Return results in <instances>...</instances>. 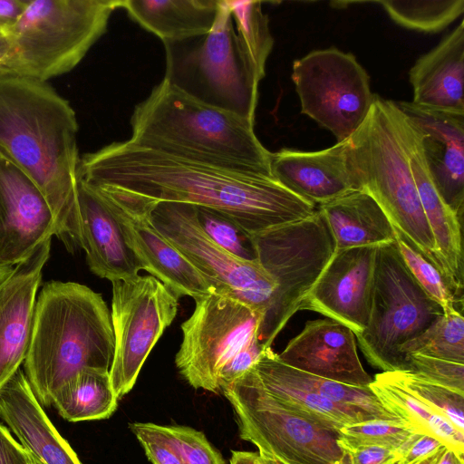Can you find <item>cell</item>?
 I'll use <instances>...</instances> for the list:
<instances>
[{"label": "cell", "mask_w": 464, "mask_h": 464, "mask_svg": "<svg viewBox=\"0 0 464 464\" xmlns=\"http://www.w3.org/2000/svg\"><path fill=\"white\" fill-rule=\"evenodd\" d=\"M135 201L150 207L156 228L187 257L215 292L238 299L265 319L273 304L276 283L258 260H243L212 241L201 228L194 205Z\"/></svg>", "instance_id": "cell-11"}, {"label": "cell", "mask_w": 464, "mask_h": 464, "mask_svg": "<svg viewBox=\"0 0 464 464\" xmlns=\"http://www.w3.org/2000/svg\"><path fill=\"white\" fill-rule=\"evenodd\" d=\"M238 44L252 65L258 80L265 76L266 60L273 49L274 38L270 33L267 15L261 1L226 0Z\"/></svg>", "instance_id": "cell-31"}, {"label": "cell", "mask_w": 464, "mask_h": 464, "mask_svg": "<svg viewBox=\"0 0 464 464\" xmlns=\"http://www.w3.org/2000/svg\"><path fill=\"white\" fill-rule=\"evenodd\" d=\"M79 175L123 198L215 209L250 236L301 220L316 209L273 177L190 160L130 140L82 156Z\"/></svg>", "instance_id": "cell-1"}, {"label": "cell", "mask_w": 464, "mask_h": 464, "mask_svg": "<svg viewBox=\"0 0 464 464\" xmlns=\"http://www.w3.org/2000/svg\"><path fill=\"white\" fill-rule=\"evenodd\" d=\"M129 428L152 464H183L177 452L155 429L154 423L132 422Z\"/></svg>", "instance_id": "cell-40"}, {"label": "cell", "mask_w": 464, "mask_h": 464, "mask_svg": "<svg viewBox=\"0 0 464 464\" xmlns=\"http://www.w3.org/2000/svg\"><path fill=\"white\" fill-rule=\"evenodd\" d=\"M405 371L427 381L464 392V364L420 353L406 355Z\"/></svg>", "instance_id": "cell-39"}, {"label": "cell", "mask_w": 464, "mask_h": 464, "mask_svg": "<svg viewBox=\"0 0 464 464\" xmlns=\"http://www.w3.org/2000/svg\"><path fill=\"white\" fill-rule=\"evenodd\" d=\"M196 209L201 228L218 246L243 260H257L252 237L235 221L212 208Z\"/></svg>", "instance_id": "cell-37"}, {"label": "cell", "mask_w": 464, "mask_h": 464, "mask_svg": "<svg viewBox=\"0 0 464 464\" xmlns=\"http://www.w3.org/2000/svg\"><path fill=\"white\" fill-rule=\"evenodd\" d=\"M80 247L90 270L111 282L131 279L142 270L125 239L107 196L79 179L77 189Z\"/></svg>", "instance_id": "cell-20"}, {"label": "cell", "mask_w": 464, "mask_h": 464, "mask_svg": "<svg viewBox=\"0 0 464 464\" xmlns=\"http://www.w3.org/2000/svg\"><path fill=\"white\" fill-rule=\"evenodd\" d=\"M410 82L417 106L464 114V22L411 68Z\"/></svg>", "instance_id": "cell-24"}, {"label": "cell", "mask_w": 464, "mask_h": 464, "mask_svg": "<svg viewBox=\"0 0 464 464\" xmlns=\"http://www.w3.org/2000/svg\"><path fill=\"white\" fill-rule=\"evenodd\" d=\"M111 285L114 354L110 379L120 400L134 387L152 348L175 319L179 297L150 275Z\"/></svg>", "instance_id": "cell-14"}, {"label": "cell", "mask_w": 464, "mask_h": 464, "mask_svg": "<svg viewBox=\"0 0 464 464\" xmlns=\"http://www.w3.org/2000/svg\"><path fill=\"white\" fill-rule=\"evenodd\" d=\"M110 371L85 369L64 383L54 394L52 405L72 422L110 418L118 407Z\"/></svg>", "instance_id": "cell-30"}, {"label": "cell", "mask_w": 464, "mask_h": 464, "mask_svg": "<svg viewBox=\"0 0 464 464\" xmlns=\"http://www.w3.org/2000/svg\"><path fill=\"white\" fill-rule=\"evenodd\" d=\"M0 265L14 266L56 236L52 210L33 180L0 150Z\"/></svg>", "instance_id": "cell-17"}, {"label": "cell", "mask_w": 464, "mask_h": 464, "mask_svg": "<svg viewBox=\"0 0 464 464\" xmlns=\"http://www.w3.org/2000/svg\"><path fill=\"white\" fill-rule=\"evenodd\" d=\"M437 464H464V457L458 455L455 451L446 448Z\"/></svg>", "instance_id": "cell-47"}, {"label": "cell", "mask_w": 464, "mask_h": 464, "mask_svg": "<svg viewBox=\"0 0 464 464\" xmlns=\"http://www.w3.org/2000/svg\"><path fill=\"white\" fill-rule=\"evenodd\" d=\"M264 350L258 336H256L230 358L218 373L219 392L247 372L257 362Z\"/></svg>", "instance_id": "cell-41"}, {"label": "cell", "mask_w": 464, "mask_h": 464, "mask_svg": "<svg viewBox=\"0 0 464 464\" xmlns=\"http://www.w3.org/2000/svg\"><path fill=\"white\" fill-rule=\"evenodd\" d=\"M220 0H121L120 7L164 44L198 37L210 32Z\"/></svg>", "instance_id": "cell-26"}, {"label": "cell", "mask_w": 464, "mask_h": 464, "mask_svg": "<svg viewBox=\"0 0 464 464\" xmlns=\"http://www.w3.org/2000/svg\"><path fill=\"white\" fill-rule=\"evenodd\" d=\"M347 140L317 151L282 149L272 153V176L295 195L319 207L361 190L348 162Z\"/></svg>", "instance_id": "cell-22"}, {"label": "cell", "mask_w": 464, "mask_h": 464, "mask_svg": "<svg viewBox=\"0 0 464 464\" xmlns=\"http://www.w3.org/2000/svg\"><path fill=\"white\" fill-rule=\"evenodd\" d=\"M78 129L70 102L47 82L0 70V150L39 188L70 252L80 248Z\"/></svg>", "instance_id": "cell-2"}, {"label": "cell", "mask_w": 464, "mask_h": 464, "mask_svg": "<svg viewBox=\"0 0 464 464\" xmlns=\"http://www.w3.org/2000/svg\"><path fill=\"white\" fill-rule=\"evenodd\" d=\"M164 44V80L204 103L254 122L260 81L238 44L226 0L219 1L210 32Z\"/></svg>", "instance_id": "cell-7"}, {"label": "cell", "mask_w": 464, "mask_h": 464, "mask_svg": "<svg viewBox=\"0 0 464 464\" xmlns=\"http://www.w3.org/2000/svg\"><path fill=\"white\" fill-rule=\"evenodd\" d=\"M263 314L225 294L213 292L195 300L181 325L182 340L175 364L193 388L218 393V373L256 336Z\"/></svg>", "instance_id": "cell-12"}, {"label": "cell", "mask_w": 464, "mask_h": 464, "mask_svg": "<svg viewBox=\"0 0 464 464\" xmlns=\"http://www.w3.org/2000/svg\"><path fill=\"white\" fill-rule=\"evenodd\" d=\"M121 0H28L5 34L11 52L0 65L21 76L47 82L71 72L106 32Z\"/></svg>", "instance_id": "cell-6"}, {"label": "cell", "mask_w": 464, "mask_h": 464, "mask_svg": "<svg viewBox=\"0 0 464 464\" xmlns=\"http://www.w3.org/2000/svg\"><path fill=\"white\" fill-rule=\"evenodd\" d=\"M52 239L40 245L0 289V388L21 368L30 342L37 291Z\"/></svg>", "instance_id": "cell-21"}, {"label": "cell", "mask_w": 464, "mask_h": 464, "mask_svg": "<svg viewBox=\"0 0 464 464\" xmlns=\"http://www.w3.org/2000/svg\"><path fill=\"white\" fill-rule=\"evenodd\" d=\"M101 190L107 196L142 270L179 298L189 296L196 300L215 292L198 270L156 228L148 205Z\"/></svg>", "instance_id": "cell-16"}, {"label": "cell", "mask_w": 464, "mask_h": 464, "mask_svg": "<svg viewBox=\"0 0 464 464\" xmlns=\"http://www.w3.org/2000/svg\"><path fill=\"white\" fill-rule=\"evenodd\" d=\"M256 258L276 283L272 306L258 339L271 345L335 252V244L320 208L298 221L251 236Z\"/></svg>", "instance_id": "cell-9"}, {"label": "cell", "mask_w": 464, "mask_h": 464, "mask_svg": "<svg viewBox=\"0 0 464 464\" xmlns=\"http://www.w3.org/2000/svg\"><path fill=\"white\" fill-rule=\"evenodd\" d=\"M412 433L401 421L372 420L338 430L337 444L343 451L370 445L396 450Z\"/></svg>", "instance_id": "cell-35"}, {"label": "cell", "mask_w": 464, "mask_h": 464, "mask_svg": "<svg viewBox=\"0 0 464 464\" xmlns=\"http://www.w3.org/2000/svg\"><path fill=\"white\" fill-rule=\"evenodd\" d=\"M408 125L397 102L374 94L367 118L347 140L348 162L360 189L377 201L392 226L440 270L450 289L412 176Z\"/></svg>", "instance_id": "cell-5"}, {"label": "cell", "mask_w": 464, "mask_h": 464, "mask_svg": "<svg viewBox=\"0 0 464 464\" xmlns=\"http://www.w3.org/2000/svg\"><path fill=\"white\" fill-rule=\"evenodd\" d=\"M221 393L233 409L240 438L257 452L285 464H346L338 431L282 403L248 371Z\"/></svg>", "instance_id": "cell-10"}, {"label": "cell", "mask_w": 464, "mask_h": 464, "mask_svg": "<svg viewBox=\"0 0 464 464\" xmlns=\"http://www.w3.org/2000/svg\"><path fill=\"white\" fill-rule=\"evenodd\" d=\"M254 462L255 464H285L284 462L278 459L266 456L257 451L255 452Z\"/></svg>", "instance_id": "cell-49"}, {"label": "cell", "mask_w": 464, "mask_h": 464, "mask_svg": "<svg viewBox=\"0 0 464 464\" xmlns=\"http://www.w3.org/2000/svg\"><path fill=\"white\" fill-rule=\"evenodd\" d=\"M0 226H1V204H0Z\"/></svg>", "instance_id": "cell-52"}, {"label": "cell", "mask_w": 464, "mask_h": 464, "mask_svg": "<svg viewBox=\"0 0 464 464\" xmlns=\"http://www.w3.org/2000/svg\"><path fill=\"white\" fill-rule=\"evenodd\" d=\"M0 464H35L33 457L0 423Z\"/></svg>", "instance_id": "cell-44"}, {"label": "cell", "mask_w": 464, "mask_h": 464, "mask_svg": "<svg viewBox=\"0 0 464 464\" xmlns=\"http://www.w3.org/2000/svg\"><path fill=\"white\" fill-rule=\"evenodd\" d=\"M445 447L442 442L432 436L423 433H412L396 450V459L401 464H417L431 457Z\"/></svg>", "instance_id": "cell-42"}, {"label": "cell", "mask_w": 464, "mask_h": 464, "mask_svg": "<svg viewBox=\"0 0 464 464\" xmlns=\"http://www.w3.org/2000/svg\"><path fill=\"white\" fill-rule=\"evenodd\" d=\"M394 233L404 264L424 292L442 309L455 305L457 301L440 270L395 227Z\"/></svg>", "instance_id": "cell-36"}, {"label": "cell", "mask_w": 464, "mask_h": 464, "mask_svg": "<svg viewBox=\"0 0 464 464\" xmlns=\"http://www.w3.org/2000/svg\"><path fill=\"white\" fill-rule=\"evenodd\" d=\"M11 52V42L9 38L0 34V65L5 61Z\"/></svg>", "instance_id": "cell-48"}, {"label": "cell", "mask_w": 464, "mask_h": 464, "mask_svg": "<svg viewBox=\"0 0 464 464\" xmlns=\"http://www.w3.org/2000/svg\"><path fill=\"white\" fill-rule=\"evenodd\" d=\"M277 357L293 368L343 384L368 387L372 382L358 356L354 333L331 318L307 321Z\"/></svg>", "instance_id": "cell-18"}, {"label": "cell", "mask_w": 464, "mask_h": 464, "mask_svg": "<svg viewBox=\"0 0 464 464\" xmlns=\"http://www.w3.org/2000/svg\"><path fill=\"white\" fill-rule=\"evenodd\" d=\"M401 354L420 353L464 364V319L456 305L443 309V314L417 337L401 347ZM406 368V365H405Z\"/></svg>", "instance_id": "cell-32"}, {"label": "cell", "mask_w": 464, "mask_h": 464, "mask_svg": "<svg viewBox=\"0 0 464 464\" xmlns=\"http://www.w3.org/2000/svg\"><path fill=\"white\" fill-rule=\"evenodd\" d=\"M35 464H38V463L35 461Z\"/></svg>", "instance_id": "cell-53"}, {"label": "cell", "mask_w": 464, "mask_h": 464, "mask_svg": "<svg viewBox=\"0 0 464 464\" xmlns=\"http://www.w3.org/2000/svg\"><path fill=\"white\" fill-rule=\"evenodd\" d=\"M408 121L410 164L418 195L437 250L447 268L451 292L457 303H462L464 269L461 219L437 190L428 169L419 132Z\"/></svg>", "instance_id": "cell-25"}, {"label": "cell", "mask_w": 464, "mask_h": 464, "mask_svg": "<svg viewBox=\"0 0 464 464\" xmlns=\"http://www.w3.org/2000/svg\"><path fill=\"white\" fill-rule=\"evenodd\" d=\"M382 5L396 24L419 32L443 30L464 12L463 0H382Z\"/></svg>", "instance_id": "cell-33"}, {"label": "cell", "mask_w": 464, "mask_h": 464, "mask_svg": "<svg viewBox=\"0 0 464 464\" xmlns=\"http://www.w3.org/2000/svg\"><path fill=\"white\" fill-rule=\"evenodd\" d=\"M14 266L0 265V289L13 275Z\"/></svg>", "instance_id": "cell-50"}, {"label": "cell", "mask_w": 464, "mask_h": 464, "mask_svg": "<svg viewBox=\"0 0 464 464\" xmlns=\"http://www.w3.org/2000/svg\"><path fill=\"white\" fill-rule=\"evenodd\" d=\"M442 314L410 273L396 242L379 246L369 321L355 335L368 362L382 372L405 371L401 347Z\"/></svg>", "instance_id": "cell-8"}, {"label": "cell", "mask_w": 464, "mask_h": 464, "mask_svg": "<svg viewBox=\"0 0 464 464\" xmlns=\"http://www.w3.org/2000/svg\"><path fill=\"white\" fill-rule=\"evenodd\" d=\"M292 80L301 112L331 131L337 142L360 128L373 103L366 71L352 53L334 47L295 60Z\"/></svg>", "instance_id": "cell-13"}, {"label": "cell", "mask_w": 464, "mask_h": 464, "mask_svg": "<svg viewBox=\"0 0 464 464\" xmlns=\"http://www.w3.org/2000/svg\"><path fill=\"white\" fill-rule=\"evenodd\" d=\"M346 464H386L397 458L396 450L382 446H361L343 451Z\"/></svg>", "instance_id": "cell-43"}, {"label": "cell", "mask_w": 464, "mask_h": 464, "mask_svg": "<svg viewBox=\"0 0 464 464\" xmlns=\"http://www.w3.org/2000/svg\"><path fill=\"white\" fill-rule=\"evenodd\" d=\"M130 141L224 169L273 177L254 122L204 103L166 80L136 105Z\"/></svg>", "instance_id": "cell-4"}, {"label": "cell", "mask_w": 464, "mask_h": 464, "mask_svg": "<svg viewBox=\"0 0 464 464\" xmlns=\"http://www.w3.org/2000/svg\"><path fill=\"white\" fill-rule=\"evenodd\" d=\"M365 246L335 251L299 305L349 327L354 335L367 326L377 249Z\"/></svg>", "instance_id": "cell-15"}, {"label": "cell", "mask_w": 464, "mask_h": 464, "mask_svg": "<svg viewBox=\"0 0 464 464\" xmlns=\"http://www.w3.org/2000/svg\"><path fill=\"white\" fill-rule=\"evenodd\" d=\"M391 372L423 403L464 431V392L431 382L407 371Z\"/></svg>", "instance_id": "cell-34"}, {"label": "cell", "mask_w": 464, "mask_h": 464, "mask_svg": "<svg viewBox=\"0 0 464 464\" xmlns=\"http://www.w3.org/2000/svg\"><path fill=\"white\" fill-rule=\"evenodd\" d=\"M111 312L102 295L75 282L51 281L36 297L24 372L42 405L85 369L110 371Z\"/></svg>", "instance_id": "cell-3"}, {"label": "cell", "mask_w": 464, "mask_h": 464, "mask_svg": "<svg viewBox=\"0 0 464 464\" xmlns=\"http://www.w3.org/2000/svg\"><path fill=\"white\" fill-rule=\"evenodd\" d=\"M28 0H0V34H6L24 12Z\"/></svg>", "instance_id": "cell-45"}, {"label": "cell", "mask_w": 464, "mask_h": 464, "mask_svg": "<svg viewBox=\"0 0 464 464\" xmlns=\"http://www.w3.org/2000/svg\"><path fill=\"white\" fill-rule=\"evenodd\" d=\"M380 402L414 433L432 436L464 457V431L401 385L391 372L375 374L369 385Z\"/></svg>", "instance_id": "cell-29"}, {"label": "cell", "mask_w": 464, "mask_h": 464, "mask_svg": "<svg viewBox=\"0 0 464 464\" xmlns=\"http://www.w3.org/2000/svg\"><path fill=\"white\" fill-rule=\"evenodd\" d=\"M335 244V251L381 246L395 241L389 218L367 192L358 190L319 207Z\"/></svg>", "instance_id": "cell-28"}, {"label": "cell", "mask_w": 464, "mask_h": 464, "mask_svg": "<svg viewBox=\"0 0 464 464\" xmlns=\"http://www.w3.org/2000/svg\"><path fill=\"white\" fill-rule=\"evenodd\" d=\"M155 429L177 452L183 464H226L220 452L202 431L181 425H158Z\"/></svg>", "instance_id": "cell-38"}, {"label": "cell", "mask_w": 464, "mask_h": 464, "mask_svg": "<svg viewBox=\"0 0 464 464\" xmlns=\"http://www.w3.org/2000/svg\"><path fill=\"white\" fill-rule=\"evenodd\" d=\"M446 449V447L444 449H442L441 450H440L439 452L435 453L434 455H432L431 457L417 463V464H437L440 456H441V453L443 452V450ZM386 464H401L397 459L386 463Z\"/></svg>", "instance_id": "cell-51"}, {"label": "cell", "mask_w": 464, "mask_h": 464, "mask_svg": "<svg viewBox=\"0 0 464 464\" xmlns=\"http://www.w3.org/2000/svg\"><path fill=\"white\" fill-rule=\"evenodd\" d=\"M255 452L233 450L230 458V464H255Z\"/></svg>", "instance_id": "cell-46"}, {"label": "cell", "mask_w": 464, "mask_h": 464, "mask_svg": "<svg viewBox=\"0 0 464 464\" xmlns=\"http://www.w3.org/2000/svg\"><path fill=\"white\" fill-rule=\"evenodd\" d=\"M248 372L282 403L331 430L338 431L345 425L374 420L362 411L336 404L287 377L278 367L272 348L265 349Z\"/></svg>", "instance_id": "cell-27"}, {"label": "cell", "mask_w": 464, "mask_h": 464, "mask_svg": "<svg viewBox=\"0 0 464 464\" xmlns=\"http://www.w3.org/2000/svg\"><path fill=\"white\" fill-rule=\"evenodd\" d=\"M0 417L38 464H82L46 415L21 368L0 388Z\"/></svg>", "instance_id": "cell-23"}, {"label": "cell", "mask_w": 464, "mask_h": 464, "mask_svg": "<svg viewBox=\"0 0 464 464\" xmlns=\"http://www.w3.org/2000/svg\"><path fill=\"white\" fill-rule=\"evenodd\" d=\"M417 129L430 177L444 202L461 219L464 209V114L397 102Z\"/></svg>", "instance_id": "cell-19"}]
</instances>
